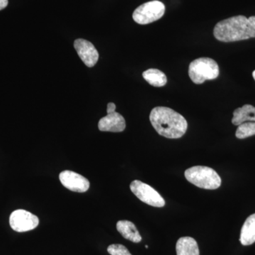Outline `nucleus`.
Here are the masks:
<instances>
[{
  "label": "nucleus",
  "instance_id": "nucleus-1",
  "mask_svg": "<svg viewBox=\"0 0 255 255\" xmlns=\"http://www.w3.org/2000/svg\"><path fill=\"white\" fill-rule=\"evenodd\" d=\"M150 121L157 133L167 138H180L187 130L185 118L168 107L154 108L150 112Z\"/></svg>",
  "mask_w": 255,
  "mask_h": 255
},
{
  "label": "nucleus",
  "instance_id": "nucleus-2",
  "mask_svg": "<svg viewBox=\"0 0 255 255\" xmlns=\"http://www.w3.org/2000/svg\"><path fill=\"white\" fill-rule=\"evenodd\" d=\"M214 35L222 42L243 41L255 38V16H233L220 21L215 26Z\"/></svg>",
  "mask_w": 255,
  "mask_h": 255
},
{
  "label": "nucleus",
  "instance_id": "nucleus-3",
  "mask_svg": "<svg viewBox=\"0 0 255 255\" xmlns=\"http://www.w3.org/2000/svg\"><path fill=\"white\" fill-rule=\"evenodd\" d=\"M184 176L188 182L201 189H219L221 185V178L219 174L211 167L206 166H194L187 169Z\"/></svg>",
  "mask_w": 255,
  "mask_h": 255
},
{
  "label": "nucleus",
  "instance_id": "nucleus-4",
  "mask_svg": "<svg viewBox=\"0 0 255 255\" xmlns=\"http://www.w3.org/2000/svg\"><path fill=\"white\" fill-rule=\"evenodd\" d=\"M219 75V67L214 60L200 58L191 62L189 67V76L191 81L201 85L206 80H212Z\"/></svg>",
  "mask_w": 255,
  "mask_h": 255
},
{
  "label": "nucleus",
  "instance_id": "nucleus-5",
  "mask_svg": "<svg viewBox=\"0 0 255 255\" xmlns=\"http://www.w3.org/2000/svg\"><path fill=\"white\" fill-rule=\"evenodd\" d=\"M164 12L165 6L163 3L154 0L144 3L135 9L132 14V18L139 24H148L162 18Z\"/></svg>",
  "mask_w": 255,
  "mask_h": 255
},
{
  "label": "nucleus",
  "instance_id": "nucleus-6",
  "mask_svg": "<svg viewBox=\"0 0 255 255\" xmlns=\"http://www.w3.org/2000/svg\"><path fill=\"white\" fill-rule=\"evenodd\" d=\"M130 189L140 201L147 205L157 208H162L165 205L163 197L155 189L141 181H132Z\"/></svg>",
  "mask_w": 255,
  "mask_h": 255
},
{
  "label": "nucleus",
  "instance_id": "nucleus-7",
  "mask_svg": "<svg viewBox=\"0 0 255 255\" xmlns=\"http://www.w3.org/2000/svg\"><path fill=\"white\" fill-rule=\"evenodd\" d=\"M9 224L16 232H27L35 229L38 226L39 219L34 214L27 211L18 209L11 213L9 217Z\"/></svg>",
  "mask_w": 255,
  "mask_h": 255
},
{
  "label": "nucleus",
  "instance_id": "nucleus-8",
  "mask_svg": "<svg viewBox=\"0 0 255 255\" xmlns=\"http://www.w3.org/2000/svg\"><path fill=\"white\" fill-rule=\"evenodd\" d=\"M59 179L64 187L75 192H86L90 188L88 179L73 171H63L60 174Z\"/></svg>",
  "mask_w": 255,
  "mask_h": 255
},
{
  "label": "nucleus",
  "instance_id": "nucleus-9",
  "mask_svg": "<svg viewBox=\"0 0 255 255\" xmlns=\"http://www.w3.org/2000/svg\"><path fill=\"white\" fill-rule=\"evenodd\" d=\"M74 47L82 62L89 68L95 66L99 60V53L95 46L87 40H75Z\"/></svg>",
  "mask_w": 255,
  "mask_h": 255
},
{
  "label": "nucleus",
  "instance_id": "nucleus-10",
  "mask_svg": "<svg viewBox=\"0 0 255 255\" xmlns=\"http://www.w3.org/2000/svg\"><path fill=\"white\" fill-rule=\"evenodd\" d=\"M98 128L101 131L122 132L126 128V121L123 116L115 112L101 119Z\"/></svg>",
  "mask_w": 255,
  "mask_h": 255
},
{
  "label": "nucleus",
  "instance_id": "nucleus-11",
  "mask_svg": "<svg viewBox=\"0 0 255 255\" xmlns=\"http://www.w3.org/2000/svg\"><path fill=\"white\" fill-rule=\"evenodd\" d=\"M117 231L125 239L138 243L142 241V237L133 223L128 221H119L117 224Z\"/></svg>",
  "mask_w": 255,
  "mask_h": 255
},
{
  "label": "nucleus",
  "instance_id": "nucleus-12",
  "mask_svg": "<svg viewBox=\"0 0 255 255\" xmlns=\"http://www.w3.org/2000/svg\"><path fill=\"white\" fill-rule=\"evenodd\" d=\"M240 241L245 246H251L255 243V214L250 216L243 224Z\"/></svg>",
  "mask_w": 255,
  "mask_h": 255
},
{
  "label": "nucleus",
  "instance_id": "nucleus-13",
  "mask_svg": "<svg viewBox=\"0 0 255 255\" xmlns=\"http://www.w3.org/2000/svg\"><path fill=\"white\" fill-rule=\"evenodd\" d=\"M177 255H199V246L193 238L182 237L178 240L176 245Z\"/></svg>",
  "mask_w": 255,
  "mask_h": 255
},
{
  "label": "nucleus",
  "instance_id": "nucleus-14",
  "mask_svg": "<svg viewBox=\"0 0 255 255\" xmlns=\"http://www.w3.org/2000/svg\"><path fill=\"white\" fill-rule=\"evenodd\" d=\"M247 122H255V107L253 106L246 105L233 112V125L240 126Z\"/></svg>",
  "mask_w": 255,
  "mask_h": 255
},
{
  "label": "nucleus",
  "instance_id": "nucleus-15",
  "mask_svg": "<svg viewBox=\"0 0 255 255\" xmlns=\"http://www.w3.org/2000/svg\"><path fill=\"white\" fill-rule=\"evenodd\" d=\"M146 81L153 87H163L167 84V77L164 73L157 69H149L142 73Z\"/></svg>",
  "mask_w": 255,
  "mask_h": 255
},
{
  "label": "nucleus",
  "instance_id": "nucleus-16",
  "mask_svg": "<svg viewBox=\"0 0 255 255\" xmlns=\"http://www.w3.org/2000/svg\"><path fill=\"white\" fill-rule=\"evenodd\" d=\"M255 135V122H246L238 126L236 135L238 138L245 139Z\"/></svg>",
  "mask_w": 255,
  "mask_h": 255
},
{
  "label": "nucleus",
  "instance_id": "nucleus-17",
  "mask_svg": "<svg viewBox=\"0 0 255 255\" xmlns=\"http://www.w3.org/2000/svg\"><path fill=\"white\" fill-rule=\"evenodd\" d=\"M107 251L111 255H132L125 246L120 244L111 245Z\"/></svg>",
  "mask_w": 255,
  "mask_h": 255
},
{
  "label": "nucleus",
  "instance_id": "nucleus-18",
  "mask_svg": "<svg viewBox=\"0 0 255 255\" xmlns=\"http://www.w3.org/2000/svg\"><path fill=\"white\" fill-rule=\"evenodd\" d=\"M116 111V105L113 102H110L107 105V114L114 113Z\"/></svg>",
  "mask_w": 255,
  "mask_h": 255
},
{
  "label": "nucleus",
  "instance_id": "nucleus-19",
  "mask_svg": "<svg viewBox=\"0 0 255 255\" xmlns=\"http://www.w3.org/2000/svg\"><path fill=\"white\" fill-rule=\"evenodd\" d=\"M8 4V0H0V10L4 9Z\"/></svg>",
  "mask_w": 255,
  "mask_h": 255
},
{
  "label": "nucleus",
  "instance_id": "nucleus-20",
  "mask_svg": "<svg viewBox=\"0 0 255 255\" xmlns=\"http://www.w3.org/2000/svg\"><path fill=\"white\" fill-rule=\"evenodd\" d=\"M253 78H254L255 80V70L254 72H253Z\"/></svg>",
  "mask_w": 255,
  "mask_h": 255
},
{
  "label": "nucleus",
  "instance_id": "nucleus-21",
  "mask_svg": "<svg viewBox=\"0 0 255 255\" xmlns=\"http://www.w3.org/2000/svg\"><path fill=\"white\" fill-rule=\"evenodd\" d=\"M145 248H148V246H145Z\"/></svg>",
  "mask_w": 255,
  "mask_h": 255
}]
</instances>
